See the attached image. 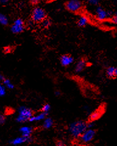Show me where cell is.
Listing matches in <instances>:
<instances>
[{
	"instance_id": "1",
	"label": "cell",
	"mask_w": 117,
	"mask_h": 146,
	"mask_svg": "<svg viewBox=\"0 0 117 146\" xmlns=\"http://www.w3.org/2000/svg\"><path fill=\"white\" fill-rule=\"evenodd\" d=\"M87 129V123L84 121L73 122L69 127V131L71 136L75 138H79L83 132Z\"/></svg>"
},
{
	"instance_id": "2",
	"label": "cell",
	"mask_w": 117,
	"mask_h": 146,
	"mask_svg": "<svg viewBox=\"0 0 117 146\" xmlns=\"http://www.w3.org/2000/svg\"><path fill=\"white\" fill-rule=\"evenodd\" d=\"M18 116L16 121L20 123H24L29 120V119L33 115V111L28 107L25 106L20 107L18 110Z\"/></svg>"
},
{
	"instance_id": "3",
	"label": "cell",
	"mask_w": 117,
	"mask_h": 146,
	"mask_svg": "<svg viewBox=\"0 0 117 146\" xmlns=\"http://www.w3.org/2000/svg\"><path fill=\"white\" fill-rule=\"evenodd\" d=\"M31 18L34 22L39 23L47 18V13L43 9L40 7H35L31 13Z\"/></svg>"
},
{
	"instance_id": "4",
	"label": "cell",
	"mask_w": 117,
	"mask_h": 146,
	"mask_svg": "<svg viewBox=\"0 0 117 146\" xmlns=\"http://www.w3.org/2000/svg\"><path fill=\"white\" fill-rule=\"evenodd\" d=\"M66 9L71 12H78L82 8V3L79 0H70L65 4Z\"/></svg>"
},
{
	"instance_id": "5",
	"label": "cell",
	"mask_w": 117,
	"mask_h": 146,
	"mask_svg": "<svg viewBox=\"0 0 117 146\" xmlns=\"http://www.w3.org/2000/svg\"><path fill=\"white\" fill-rule=\"evenodd\" d=\"M96 132L92 129H87L80 136V139L83 143H88L93 139L94 136H95Z\"/></svg>"
},
{
	"instance_id": "6",
	"label": "cell",
	"mask_w": 117,
	"mask_h": 146,
	"mask_svg": "<svg viewBox=\"0 0 117 146\" xmlns=\"http://www.w3.org/2000/svg\"><path fill=\"white\" fill-rule=\"evenodd\" d=\"M25 29V26H24V21L21 19V18H17L14 22H13V25L11 26V31L13 34H20L22 32H23Z\"/></svg>"
},
{
	"instance_id": "7",
	"label": "cell",
	"mask_w": 117,
	"mask_h": 146,
	"mask_svg": "<svg viewBox=\"0 0 117 146\" xmlns=\"http://www.w3.org/2000/svg\"><path fill=\"white\" fill-rule=\"evenodd\" d=\"M32 141L31 136L29 137H26L21 136L20 137H17V138L13 139L12 141H10V143L12 145H21L22 144H24L26 143H29Z\"/></svg>"
},
{
	"instance_id": "8",
	"label": "cell",
	"mask_w": 117,
	"mask_h": 146,
	"mask_svg": "<svg viewBox=\"0 0 117 146\" xmlns=\"http://www.w3.org/2000/svg\"><path fill=\"white\" fill-rule=\"evenodd\" d=\"M96 13L98 19L101 21L105 20L109 16V13L101 6H98L96 8Z\"/></svg>"
},
{
	"instance_id": "9",
	"label": "cell",
	"mask_w": 117,
	"mask_h": 146,
	"mask_svg": "<svg viewBox=\"0 0 117 146\" xmlns=\"http://www.w3.org/2000/svg\"><path fill=\"white\" fill-rule=\"evenodd\" d=\"M60 63L62 66H68L73 62V58L69 55H64L60 57Z\"/></svg>"
},
{
	"instance_id": "10",
	"label": "cell",
	"mask_w": 117,
	"mask_h": 146,
	"mask_svg": "<svg viewBox=\"0 0 117 146\" xmlns=\"http://www.w3.org/2000/svg\"><path fill=\"white\" fill-rule=\"evenodd\" d=\"M33 128L29 126H23L21 127L20 129V131L22 136L26 137H29L33 133Z\"/></svg>"
},
{
	"instance_id": "11",
	"label": "cell",
	"mask_w": 117,
	"mask_h": 146,
	"mask_svg": "<svg viewBox=\"0 0 117 146\" xmlns=\"http://www.w3.org/2000/svg\"><path fill=\"white\" fill-rule=\"evenodd\" d=\"M87 66V62L84 59H81L80 60L77 64H76L75 67V71L76 72H82L85 68Z\"/></svg>"
},
{
	"instance_id": "12",
	"label": "cell",
	"mask_w": 117,
	"mask_h": 146,
	"mask_svg": "<svg viewBox=\"0 0 117 146\" xmlns=\"http://www.w3.org/2000/svg\"><path fill=\"white\" fill-rule=\"evenodd\" d=\"M47 114H46L44 112H42L40 113L39 114H38V115H35V116H31V117L29 119V122H37V121H42V120H44V119L47 116Z\"/></svg>"
},
{
	"instance_id": "13",
	"label": "cell",
	"mask_w": 117,
	"mask_h": 146,
	"mask_svg": "<svg viewBox=\"0 0 117 146\" xmlns=\"http://www.w3.org/2000/svg\"><path fill=\"white\" fill-rule=\"evenodd\" d=\"M102 114V111L101 109H98L97 110L93 112L89 117V119L90 121H94L100 118Z\"/></svg>"
},
{
	"instance_id": "14",
	"label": "cell",
	"mask_w": 117,
	"mask_h": 146,
	"mask_svg": "<svg viewBox=\"0 0 117 146\" xmlns=\"http://www.w3.org/2000/svg\"><path fill=\"white\" fill-rule=\"evenodd\" d=\"M106 74L110 78H115L117 76V69L114 66L109 67L107 69Z\"/></svg>"
},
{
	"instance_id": "15",
	"label": "cell",
	"mask_w": 117,
	"mask_h": 146,
	"mask_svg": "<svg viewBox=\"0 0 117 146\" xmlns=\"http://www.w3.org/2000/svg\"><path fill=\"white\" fill-rule=\"evenodd\" d=\"M53 121L51 117H45L44 119V122L43 124V127L44 129H49L53 125Z\"/></svg>"
},
{
	"instance_id": "16",
	"label": "cell",
	"mask_w": 117,
	"mask_h": 146,
	"mask_svg": "<svg viewBox=\"0 0 117 146\" xmlns=\"http://www.w3.org/2000/svg\"><path fill=\"white\" fill-rule=\"evenodd\" d=\"M9 24L8 18L6 15L0 13V25L3 26H7Z\"/></svg>"
},
{
	"instance_id": "17",
	"label": "cell",
	"mask_w": 117,
	"mask_h": 146,
	"mask_svg": "<svg viewBox=\"0 0 117 146\" xmlns=\"http://www.w3.org/2000/svg\"><path fill=\"white\" fill-rule=\"evenodd\" d=\"M87 23H88L87 18L84 16H82L79 18V20L78 21V25L79 27H84L87 25Z\"/></svg>"
},
{
	"instance_id": "18",
	"label": "cell",
	"mask_w": 117,
	"mask_h": 146,
	"mask_svg": "<svg viewBox=\"0 0 117 146\" xmlns=\"http://www.w3.org/2000/svg\"><path fill=\"white\" fill-rule=\"evenodd\" d=\"M3 82V85L5 86V87L7 88V89L9 90H12L14 88V85L12 84V82L9 80L7 79H4Z\"/></svg>"
},
{
	"instance_id": "19",
	"label": "cell",
	"mask_w": 117,
	"mask_h": 146,
	"mask_svg": "<svg viewBox=\"0 0 117 146\" xmlns=\"http://www.w3.org/2000/svg\"><path fill=\"white\" fill-rule=\"evenodd\" d=\"M51 21L49 19H48V18H45L43 20H42L41 21V24H42V26L43 27H44V28H47V27H48L50 26L51 25Z\"/></svg>"
},
{
	"instance_id": "20",
	"label": "cell",
	"mask_w": 117,
	"mask_h": 146,
	"mask_svg": "<svg viewBox=\"0 0 117 146\" xmlns=\"http://www.w3.org/2000/svg\"><path fill=\"white\" fill-rule=\"evenodd\" d=\"M6 93V88L3 84H0V97L5 96Z\"/></svg>"
},
{
	"instance_id": "21",
	"label": "cell",
	"mask_w": 117,
	"mask_h": 146,
	"mask_svg": "<svg viewBox=\"0 0 117 146\" xmlns=\"http://www.w3.org/2000/svg\"><path fill=\"white\" fill-rule=\"evenodd\" d=\"M50 109H51L50 105L48 104H45L43 106V107L42 108V112H44L46 114H47L49 111V110H50Z\"/></svg>"
},
{
	"instance_id": "22",
	"label": "cell",
	"mask_w": 117,
	"mask_h": 146,
	"mask_svg": "<svg viewBox=\"0 0 117 146\" xmlns=\"http://www.w3.org/2000/svg\"><path fill=\"white\" fill-rule=\"evenodd\" d=\"M6 122V117L3 115L0 114V125L4 124Z\"/></svg>"
},
{
	"instance_id": "23",
	"label": "cell",
	"mask_w": 117,
	"mask_h": 146,
	"mask_svg": "<svg viewBox=\"0 0 117 146\" xmlns=\"http://www.w3.org/2000/svg\"><path fill=\"white\" fill-rule=\"evenodd\" d=\"M88 2L92 5H98L100 0H87Z\"/></svg>"
},
{
	"instance_id": "24",
	"label": "cell",
	"mask_w": 117,
	"mask_h": 146,
	"mask_svg": "<svg viewBox=\"0 0 117 146\" xmlns=\"http://www.w3.org/2000/svg\"><path fill=\"white\" fill-rule=\"evenodd\" d=\"M87 129H92V127H94V122H93V121H90V122L87 123Z\"/></svg>"
},
{
	"instance_id": "25",
	"label": "cell",
	"mask_w": 117,
	"mask_h": 146,
	"mask_svg": "<svg viewBox=\"0 0 117 146\" xmlns=\"http://www.w3.org/2000/svg\"><path fill=\"white\" fill-rule=\"evenodd\" d=\"M40 1H41V0H30V2L31 4H33V5H36V4H39Z\"/></svg>"
},
{
	"instance_id": "26",
	"label": "cell",
	"mask_w": 117,
	"mask_h": 146,
	"mask_svg": "<svg viewBox=\"0 0 117 146\" xmlns=\"http://www.w3.org/2000/svg\"><path fill=\"white\" fill-rule=\"evenodd\" d=\"M9 1L10 0H0V4H1V5H5V4L9 2Z\"/></svg>"
},
{
	"instance_id": "27",
	"label": "cell",
	"mask_w": 117,
	"mask_h": 146,
	"mask_svg": "<svg viewBox=\"0 0 117 146\" xmlns=\"http://www.w3.org/2000/svg\"><path fill=\"white\" fill-rule=\"evenodd\" d=\"M112 22L116 24V23H117V17L116 16H114L113 18H112Z\"/></svg>"
},
{
	"instance_id": "28",
	"label": "cell",
	"mask_w": 117,
	"mask_h": 146,
	"mask_svg": "<svg viewBox=\"0 0 117 146\" xmlns=\"http://www.w3.org/2000/svg\"><path fill=\"white\" fill-rule=\"evenodd\" d=\"M4 51L6 53H8V52H9L11 51V48H10L9 47H6L5 48H4Z\"/></svg>"
},
{
	"instance_id": "29",
	"label": "cell",
	"mask_w": 117,
	"mask_h": 146,
	"mask_svg": "<svg viewBox=\"0 0 117 146\" xmlns=\"http://www.w3.org/2000/svg\"><path fill=\"white\" fill-rule=\"evenodd\" d=\"M57 145L58 146H63V145H65V144L64 143V142H62V141H58L57 143Z\"/></svg>"
},
{
	"instance_id": "30",
	"label": "cell",
	"mask_w": 117,
	"mask_h": 146,
	"mask_svg": "<svg viewBox=\"0 0 117 146\" xmlns=\"http://www.w3.org/2000/svg\"><path fill=\"white\" fill-rule=\"evenodd\" d=\"M4 79H5V78H4V76L1 74H0V81H3Z\"/></svg>"
},
{
	"instance_id": "31",
	"label": "cell",
	"mask_w": 117,
	"mask_h": 146,
	"mask_svg": "<svg viewBox=\"0 0 117 146\" xmlns=\"http://www.w3.org/2000/svg\"><path fill=\"white\" fill-rule=\"evenodd\" d=\"M55 94L57 96H60V93L59 92V91H56V92H55Z\"/></svg>"
}]
</instances>
